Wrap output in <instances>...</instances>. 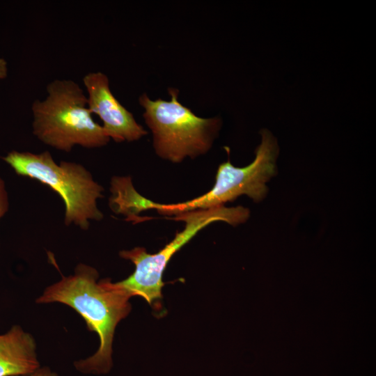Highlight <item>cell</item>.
Segmentation results:
<instances>
[{
  "label": "cell",
  "mask_w": 376,
  "mask_h": 376,
  "mask_svg": "<svg viewBox=\"0 0 376 376\" xmlns=\"http://www.w3.org/2000/svg\"><path fill=\"white\" fill-rule=\"evenodd\" d=\"M250 210L243 206L228 207L224 205L186 212L175 215L172 219L185 223L184 229L176 233L171 242L154 254L144 248L135 247L119 253L121 258L132 261L134 272L127 279L113 283L130 298L143 297L152 305L162 299L163 273L173 256L189 242L201 230L215 221H224L233 226L246 222Z\"/></svg>",
  "instance_id": "obj_5"
},
{
  "label": "cell",
  "mask_w": 376,
  "mask_h": 376,
  "mask_svg": "<svg viewBox=\"0 0 376 376\" xmlns=\"http://www.w3.org/2000/svg\"><path fill=\"white\" fill-rule=\"evenodd\" d=\"M261 143L255 151L253 161L244 167L233 166L229 159L217 169L212 189L199 197L175 204H160L147 200L146 210L155 209L162 215L216 207L246 195L255 203L268 194L267 182L277 173L276 159L279 148L276 139L267 129L260 131Z\"/></svg>",
  "instance_id": "obj_6"
},
{
  "label": "cell",
  "mask_w": 376,
  "mask_h": 376,
  "mask_svg": "<svg viewBox=\"0 0 376 376\" xmlns=\"http://www.w3.org/2000/svg\"><path fill=\"white\" fill-rule=\"evenodd\" d=\"M170 100H151L146 93L139 97L143 117L152 133L153 147L161 158L179 163L205 154L221 127V119L201 118L178 100L179 91L169 88Z\"/></svg>",
  "instance_id": "obj_4"
},
{
  "label": "cell",
  "mask_w": 376,
  "mask_h": 376,
  "mask_svg": "<svg viewBox=\"0 0 376 376\" xmlns=\"http://www.w3.org/2000/svg\"><path fill=\"white\" fill-rule=\"evenodd\" d=\"M20 376H58V375L47 366H40L38 370L29 375Z\"/></svg>",
  "instance_id": "obj_10"
},
{
  "label": "cell",
  "mask_w": 376,
  "mask_h": 376,
  "mask_svg": "<svg viewBox=\"0 0 376 376\" xmlns=\"http://www.w3.org/2000/svg\"><path fill=\"white\" fill-rule=\"evenodd\" d=\"M8 207V196L6 189L5 182L0 178V219L7 212Z\"/></svg>",
  "instance_id": "obj_9"
},
{
  "label": "cell",
  "mask_w": 376,
  "mask_h": 376,
  "mask_svg": "<svg viewBox=\"0 0 376 376\" xmlns=\"http://www.w3.org/2000/svg\"><path fill=\"white\" fill-rule=\"evenodd\" d=\"M83 84L87 92L88 107L102 121V127L117 143L134 141L147 134L129 111L113 95L107 76L101 72L86 74Z\"/></svg>",
  "instance_id": "obj_7"
},
{
  "label": "cell",
  "mask_w": 376,
  "mask_h": 376,
  "mask_svg": "<svg viewBox=\"0 0 376 376\" xmlns=\"http://www.w3.org/2000/svg\"><path fill=\"white\" fill-rule=\"evenodd\" d=\"M98 277L94 267L80 263L73 274L48 286L36 300L38 304L58 302L72 308L84 318L87 329L97 334L100 345L96 352L74 362L75 369L84 374L109 373L116 327L132 308L130 297L110 279L97 282Z\"/></svg>",
  "instance_id": "obj_1"
},
{
  "label": "cell",
  "mask_w": 376,
  "mask_h": 376,
  "mask_svg": "<svg viewBox=\"0 0 376 376\" xmlns=\"http://www.w3.org/2000/svg\"><path fill=\"white\" fill-rule=\"evenodd\" d=\"M2 159L18 175L47 185L65 205L64 223L87 230L90 221H100L102 212L97 201L104 197V188L81 164L61 161L57 164L47 150L40 153L13 150Z\"/></svg>",
  "instance_id": "obj_3"
},
{
  "label": "cell",
  "mask_w": 376,
  "mask_h": 376,
  "mask_svg": "<svg viewBox=\"0 0 376 376\" xmlns=\"http://www.w3.org/2000/svg\"><path fill=\"white\" fill-rule=\"evenodd\" d=\"M34 338L20 326L0 334V376L29 375L40 367Z\"/></svg>",
  "instance_id": "obj_8"
},
{
  "label": "cell",
  "mask_w": 376,
  "mask_h": 376,
  "mask_svg": "<svg viewBox=\"0 0 376 376\" xmlns=\"http://www.w3.org/2000/svg\"><path fill=\"white\" fill-rule=\"evenodd\" d=\"M7 63L3 58H0V79L7 76Z\"/></svg>",
  "instance_id": "obj_11"
},
{
  "label": "cell",
  "mask_w": 376,
  "mask_h": 376,
  "mask_svg": "<svg viewBox=\"0 0 376 376\" xmlns=\"http://www.w3.org/2000/svg\"><path fill=\"white\" fill-rule=\"evenodd\" d=\"M47 96L31 106L33 133L43 143L69 152L75 146L100 148L110 138L96 123L84 90L71 79H55L46 87Z\"/></svg>",
  "instance_id": "obj_2"
}]
</instances>
